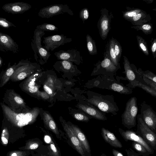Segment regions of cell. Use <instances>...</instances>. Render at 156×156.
I'll use <instances>...</instances> for the list:
<instances>
[{
    "mask_svg": "<svg viewBox=\"0 0 156 156\" xmlns=\"http://www.w3.org/2000/svg\"><path fill=\"white\" fill-rule=\"evenodd\" d=\"M0 105L3 116L12 125L17 128H20L32 123L38 114L39 111L36 108H33L28 112L17 113L2 102Z\"/></svg>",
    "mask_w": 156,
    "mask_h": 156,
    "instance_id": "cell-1",
    "label": "cell"
},
{
    "mask_svg": "<svg viewBox=\"0 0 156 156\" xmlns=\"http://www.w3.org/2000/svg\"><path fill=\"white\" fill-rule=\"evenodd\" d=\"M90 94L87 100L89 103L104 112L114 115L117 114L119 109L112 95H104L95 92Z\"/></svg>",
    "mask_w": 156,
    "mask_h": 156,
    "instance_id": "cell-2",
    "label": "cell"
},
{
    "mask_svg": "<svg viewBox=\"0 0 156 156\" xmlns=\"http://www.w3.org/2000/svg\"><path fill=\"white\" fill-rule=\"evenodd\" d=\"M2 100V103L15 112H25L31 110L23 98L13 89H7Z\"/></svg>",
    "mask_w": 156,
    "mask_h": 156,
    "instance_id": "cell-3",
    "label": "cell"
},
{
    "mask_svg": "<svg viewBox=\"0 0 156 156\" xmlns=\"http://www.w3.org/2000/svg\"><path fill=\"white\" fill-rule=\"evenodd\" d=\"M138 110L137 99L131 97L126 103L125 110L121 115L122 124L130 129L136 125V118Z\"/></svg>",
    "mask_w": 156,
    "mask_h": 156,
    "instance_id": "cell-4",
    "label": "cell"
},
{
    "mask_svg": "<svg viewBox=\"0 0 156 156\" xmlns=\"http://www.w3.org/2000/svg\"><path fill=\"white\" fill-rule=\"evenodd\" d=\"M94 85V87L111 90L121 94H129L133 92L132 89L130 87L105 76H99L95 79Z\"/></svg>",
    "mask_w": 156,
    "mask_h": 156,
    "instance_id": "cell-5",
    "label": "cell"
},
{
    "mask_svg": "<svg viewBox=\"0 0 156 156\" xmlns=\"http://www.w3.org/2000/svg\"><path fill=\"white\" fill-rule=\"evenodd\" d=\"M37 67L36 63L31 62L27 60H21L17 64L16 67L10 80L18 82L29 77L34 73Z\"/></svg>",
    "mask_w": 156,
    "mask_h": 156,
    "instance_id": "cell-6",
    "label": "cell"
},
{
    "mask_svg": "<svg viewBox=\"0 0 156 156\" xmlns=\"http://www.w3.org/2000/svg\"><path fill=\"white\" fill-rule=\"evenodd\" d=\"M44 31L36 29L34 33L33 39L31 43V47L34 51L35 59L37 61L38 56L39 62L41 64L46 63L51 55L50 53L41 45L42 37L45 34Z\"/></svg>",
    "mask_w": 156,
    "mask_h": 156,
    "instance_id": "cell-7",
    "label": "cell"
},
{
    "mask_svg": "<svg viewBox=\"0 0 156 156\" xmlns=\"http://www.w3.org/2000/svg\"><path fill=\"white\" fill-rule=\"evenodd\" d=\"M136 133L141 137L154 150L156 149V134L144 123L140 114L137 115Z\"/></svg>",
    "mask_w": 156,
    "mask_h": 156,
    "instance_id": "cell-8",
    "label": "cell"
},
{
    "mask_svg": "<svg viewBox=\"0 0 156 156\" xmlns=\"http://www.w3.org/2000/svg\"><path fill=\"white\" fill-rule=\"evenodd\" d=\"M64 13L71 16L74 15L73 11L68 5L62 4H55L44 7L40 10L38 14L41 18H48Z\"/></svg>",
    "mask_w": 156,
    "mask_h": 156,
    "instance_id": "cell-9",
    "label": "cell"
},
{
    "mask_svg": "<svg viewBox=\"0 0 156 156\" xmlns=\"http://www.w3.org/2000/svg\"><path fill=\"white\" fill-rule=\"evenodd\" d=\"M100 13L101 16L98 22L97 27L101 37L105 40L111 29V23L113 16L112 12L109 13L108 10L105 8H102Z\"/></svg>",
    "mask_w": 156,
    "mask_h": 156,
    "instance_id": "cell-10",
    "label": "cell"
},
{
    "mask_svg": "<svg viewBox=\"0 0 156 156\" xmlns=\"http://www.w3.org/2000/svg\"><path fill=\"white\" fill-rule=\"evenodd\" d=\"M141 117L146 124L154 133H156V114L152 107L143 102L140 104Z\"/></svg>",
    "mask_w": 156,
    "mask_h": 156,
    "instance_id": "cell-11",
    "label": "cell"
},
{
    "mask_svg": "<svg viewBox=\"0 0 156 156\" xmlns=\"http://www.w3.org/2000/svg\"><path fill=\"white\" fill-rule=\"evenodd\" d=\"M43 43L44 44L43 47L48 51L54 50L61 45L70 42L72 38H67L63 34L55 35L44 37Z\"/></svg>",
    "mask_w": 156,
    "mask_h": 156,
    "instance_id": "cell-12",
    "label": "cell"
},
{
    "mask_svg": "<svg viewBox=\"0 0 156 156\" xmlns=\"http://www.w3.org/2000/svg\"><path fill=\"white\" fill-rule=\"evenodd\" d=\"M104 59L101 61H99L95 65L93 72L98 73L99 74L110 73L114 74L120 67L116 66L106 55L104 54Z\"/></svg>",
    "mask_w": 156,
    "mask_h": 156,
    "instance_id": "cell-13",
    "label": "cell"
},
{
    "mask_svg": "<svg viewBox=\"0 0 156 156\" xmlns=\"http://www.w3.org/2000/svg\"><path fill=\"white\" fill-rule=\"evenodd\" d=\"M119 131L124 139L126 141L129 140L138 143L142 145L150 154L154 153V150L140 136L135 132L131 130H124L119 128Z\"/></svg>",
    "mask_w": 156,
    "mask_h": 156,
    "instance_id": "cell-14",
    "label": "cell"
},
{
    "mask_svg": "<svg viewBox=\"0 0 156 156\" xmlns=\"http://www.w3.org/2000/svg\"><path fill=\"white\" fill-rule=\"evenodd\" d=\"M19 51V46L8 35L0 31V53L11 52L17 53Z\"/></svg>",
    "mask_w": 156,
    "mask_h": 156,
    "instance_id": "cell-15",
    "label": "cell"
},
{
    "mask_svg": "<svg viewBox=\"0 0 156 156\" xmlns=\"http://www.w3.org/2000/svg\"><path fill=\"white\" fill-rule=\"evenodd\" d=\"M58 60H65L74 62L77 64L83 61L82 56L77 50L72 49L67 51L61 50L54 53Z\"/></svg>",
    "mask_w": 156,
    "mask_h": 156,
    "instance_id": "cell-16",
    "label": "cell"
},
{
    "mask_svg": "<svg viewBox=\"0 0 156 156\" xmlns=\"http://www.w3.org/2000/svg\"><path fill=\"white\" fill-rule=\"evenodd\" d=\"M5 12L13 14H22L31 8L30 5L23 2L6 3L2 7Z\"/></svg>",
    "mask_w": 156,
    "mask_h": 156,
    "instance_id": "cell-17",
    "label": "cell"
},
{
    "mask_svg": "<svg viewBox=\"0 0 156 156\" xmlns=\"http://www.w3.org/2000/svg\"><path fill=\"white\" fill-rule=\"evenodd\" d=\"M62 124L64 130L75 149L81 156H86L79 140L70 126L64 122Z\"/></svg>",
    "mask_w": 156,
    "mask_h": 156,
    "instance_id": "cell-18",
    "label": "cell"
},
{
    "mask_svg": "<svg viewBox=\"0 0 156 156\" xmlns=\"http://www.w3.org/2000/svg\"><path fill=\"white\" fill-rule=\"evenodd\" d=\"M69 125L79 140L86 156H91L90 145L85 134L76 126L73 124Z\"/></svg>",
    "mask_w": 156,
    "mask_h": 156,
    "instance_id": "cell-19",
    "label": "cell"
},
{
    "mask_svg": "<svg viewBox=\"0 0 156 156\" xmlns=\"http://www.w3.org/2000/svg\"><path fill=\"white\" fill-rule=\"evenodd\" d=\"M79 107L85 113L92 116L95 119L100 120H107L105 114L94 107L86 105L80 104Z\"/></svg>",
    "mask_w": 156,
    "mask_h": 156,
    "instance_id": "cell-20",
    "label": "cell"
},
{
    "mask_svg": "<svg viewBox=\"0 0 156 156\" xmlns=\"http://www.w3.org/2000/svg\"><path fill=\"white\" fill-rule=\"evenodd\" d=\"M101 135L105 141L112 147L121 148L122 145L120 142L111 132L102 127L101 129Z\"/></svg>",
    "mask_w": 156,
    "mask_h": 156,
    "instance_id": "cell-21",
    "label": "cell"
},
{
    "mask_svg": "<svg viewBox=\"0 0 156 156\" xmlns=\"http://www.w3.org/2000/svg\"><path fill=\"white\" fill-rule=\"evenodd\" d=\"M114 38L112 37L108 40L104 54L107 55L116 66L120 67V63L115 55L114 48Z\"/></svg>",
    "mask_w": 156,
    "mask_h": 156,
    "instance_id": "cell-22",
    "label": "cell"
},
{
    "mask_svg": "<svg viewBox=\"0 0 156 156\" xmlns=\"http://www.w3.org/2000/svg\"><path fill=\"white\" fill-rule=\"evenodd\" d=\"M17 64L12 66L9 62L8 67L5 70H3L0 73V87H3L10 80V77L13 74L16 68Z\"/></svg>",
    "mask_w": 156,
    "mask_h": 156,
    "instance_id": "cell-23",
    "label": "cell"
},
{
    "mask_svg": "<svg viewBox=\"0 0 156 156\" xmlns=\"http://www.w3.org/2000/svg\"><path fill=\"white\" fill-rule=\"evenodd\" d=\"M151 20V17L149 14L146 12L142 10L134 17L129 20L128 21L130 22L134 26L141 25L150 21Z\"/></svg>",
    "mask_w": 156,
    "mask_h": 156,
    "instance_id": "cell-24",
    "label": "cell"
},
{
    "mask_svg": "<svg viewBox=\"0 0 156 156\" xmlns=\"http://www.w3.org/2000/svg\"><path fill=\"white\" fill-rule=\"evenodd\" d=\"M43 119L44 124L48 129L55 134L57 138L60 139V133L58 127L51 116L49 114L44 112Z\"/></svg>",
    "mask_w": 156,
    "mask_h": 156,
    "instance_id": "cell-25",
    "label": "cell"
},
{
    "mask_svg": "<svg viewBox=\"0 0 156 156\" xmlns=\"http://www.w3.org/2000/svg\"><path fill=\"white\" fill-rule=\"evenodd\" d=\"M123 58L124 73L127 80L130 83L136 80L135 74L132 68L131 64L128 58L125 56H123Z\"/></svg>",
    "mask_w": 156,
    "mask_h": 156,
    "instance_id": "cell-26",
    "label": "cell"
},
{
    "mask_svg": "<svg viewBox=\"0 0 156 156\" xmlns=\"http://www.w3.org/2000/svg\"><path fill=\"white\" fill-rule=\"evenodd\" d=\"M132 69L135 73H136L141 77H146L156 83V75L152 72L149 70L143 71L139 68L137 70L135 66L133 64H131Z\"/></svg>",
    "mask_w": 156,
    "mask_h": 156,
    "instance_id": "cell-27",
    "label": "cell"
},
{
    "mask_svg": "<svg viewBox=\"0 0 156 156\" xmlns=\"http://www.w3.org/2000/svg\"><path fill=\"white\" fill-rule=\"evenodd\" d=\"M126 10L122 12L123 18L126 20H128L143 10L139 8H131L126 6Z\"/></svg>",
    "mask_w": 156,
    "mask_h": 156,
    "instance_id": "cell-28",
    "label": "cell"
},
{
    "mask_svg": "<svg viewBox=\"0 0 156 156\" xmlns=\"http://www.w3.org/2000/svg\"><path fill=\"white\" fill-rule=\"evenodd\" d=\"M86 37L87 48L89 54L91 55L97 54V49L95 41L88 34L87 35Z\"/></svg>",
    "mask_w": 156,
    "mask_h": 156,
    "instance_id": "cell-29",
    "label": "cell"
},
{
    "mask_svg": "<svg viewBox=\"0 0 156 156\" xmlns=\"http://www.w3.org/2000/svg\"><path fill=\"white\" fill-rule=\"evenodd\" d=\"M130 83L132 87L133 88L136 87H139L153 96L156 97V90L150 87L143 84L137 80H136Z\"/></svg>",
    "mask_w": 156,
    "mask_h": 156,
    "instance_id": "cell-30",
    "label": "cell"
},
{
    "mask_svg": "<svg viewBox=\"0 0 156 156\" xmlns=\"http://www.w3.org/2000/svg\"><path fill=\"white\" fill-rule=\"evenodd\" d=\"M131 28L137 31L141 30L146 35L151 34L153 30L152 24L150 23H146L140 25L133 26H131Z\"/></svg>",
    "mask_w": 156,
    "mask_h": 156,
    "instance_id": "cell-31",
    "label": "cell"
},
{
    "mask_svg": "<svg viewBox=\"0 0 156 156\" xmlns=\"http://www.w3.org/2000/svg\"><path fill=\"white\" fill-rule=\"evenodd\" d=\"M40 145V141H38V139H30L26 142L25 146L19 148L23 150H35L37 149Z\"/></svg>",
    "mask_w": 156,
    "mask_h": 156,
    "instance_id": "cell-32",
    "label": "cell"
},
{
    "mask_svg": "<svg viewBox=\"0 0 156 156\" xmlns=\"http://www.w3.org/2000/svg\"><path fill=\"white\" fill-rule=\"evenodd\" d=\"M136 38L139 49L146 55H148L149 50L146 41L142 37L139 35H137Z\"/></svg>",
    "mask_w": 156,
    "mask_h": 156,
    "instance_id": "cell-33",
    "label": "cell"
},
{
    "mask_svg": "<svg viewBox=\"0 0 156 156\" xmlns=\"http://www.w3.org/2000/svg\"><path fill=\"white\" fill-rule=\"evenodd\" d=\"M132 147L138 152L140 155L148 156L150 154L147 150L141 144L135 142L132 144Z\"/></svg>",
    "mask_w": 156,
    "mask_h": 156,
    "instance_id": "cell-34",
    "label": "cell"
},
{
    "mask_svg": "<svg viewBox=\"0 0 156 156\" xmlns=\"http://www.w3.org/2000/svg\"><path fill=\"white\" fill-rule=\"evenodd\" d=\"M37 29L42 31H48L50 32L57 31L58 28L54 25L49 23H44L43 24L37 26Z\"/></svg>",
    "mask_w": 156,
    "mask_h": 156,
    "instance_id": "cell-35",
    "label": "cell"
},
{
    "mask_svg": "<svg viewBox=\"0 0 156 156\" xmlns=\"http://www.w3.org/2000/svg\"><path fill=\"white\" fill-rule=\"evenodd\" d=\"M55 64L60 66V67L66 70L75 69V66L72 62L66 60H62L56 62Z\"/></svg>",
    "mask_w": 156,
    "mask_h": 156,
    "instance_id": "cell-36",
    "label": "cell"
},
{
    "mask_svg": "<svg viewBox=\"0 0 156 156\" xmlns=\"http://www.w3.org/2000/svg\"><path fill=\"white\" fill-rule=\"evenodd\" d=\"M48 151L47 154L49 156H61L60 151L56 147L53 140L51 139L50 143L48 146Z\"/></svg>",
    "mask_w": 156,
    "mask_h": 156,
    "instance_id": "cell-37",
    "label": "cell"
},
{
    "mask_svg": "<svg viewBox=\"0 0 156 156\" xmlns=\"http://www.w3.org/2000/svg\"><path fill=\"white\" fill-rule=\"evenodd\" d=\"M114 48L115 55L119 62L122 55V49L120 43L115 38L114 39Z\"/></svg>",
    "mask_w": 156,
    "mask_h": 156,
    "instance_id": "cell-38",
    "label": "cell"
},
{
    "mask_svg": "<svg viewBox=\"0 0 156 156\" xmlns=\"http://www.w3.org/2000/svg\"><path fill=\"white\" fill-rule=\"evenodd\" d=\"M30 152L28 150L12 151L9 152L7 156H28Z\"/></svg>",
    "mask_w": 156,
    "mask_h": 156,
    "instance_id": "cell-39",
    "label": "cell"
},
{
    "mask_svg": "<svg viewBox=\"0 0 156 156\" xmlns=\"http://www.w3.org/2000/svg\"><path fill=\"white\" fill-rule=\"evenodd\" d=\"M0 27L8 29L10 27H16V26L6 19L0 17Z\"/></svg>",
    "mask_w": 156,
    "mask_h": 156,
    "instance_id": "cell-40",
    "label": "cell"
},
{
    "mask_svg": "<svg viewBox=\"0 0 156 156\" xmlns=\"http://www.w3.org/2000/svg\"><path fill=\"white\" fill-rule=\"evenodd\" d=\"M89 17V10L87 8H84L80 11L79 13V17L83 21V23L85 20L88 19Z\"/></svg>",
    "mask_w": 156,
    "mask_h": 156,
    "instance_id": "cell-41",
    "label": "cell"
},
{
    "mask_svg": "<svg viewBox=\"0 0 156 156\" xmlns=\"http://www.w3.org/2000/svg\"><path fill=\"white\" fill-rule=\"evenodd\" d=\"M151 44L150 46L151 51L154 58L156 57V39L152 38L151 40Z\"/></svg>",
    "mask_w": 156,
    "mask_h": 156,
    "instance_id": "cell-42",
    "label": "cell"
},
{
    "mask_svg": "<svg viewBox=\"0 0 156 156\" xmlns=\"http://www.w3.org/2000/svg\"><path fill=\"white\" fill-rule=\"evenodd\" d=\"M74 117L76 119L79 121L88 122L89 120L88 117L81 113H76L74 115Z\"/></svg>",
    "mask_w": 156,
    "mask_h": 156,
    "instance_id": "cell-43",
    "label": "cell"
},
{
    "mask_svg": "<svg viewBox=\"0 0 156 156\" xmlns=\"http://www.w3.org/2000/svg\"><path fill=\"white\" fill-rule=\"evenodd\" d=\"M144 82L149 86L156 90V83L144 77H142Z\"/></svg>",
    "mask_w": 156,
    "mask_h": 156,
    "instance_id": "cell-44",
    "label": "cell"
},
{
    "mask_svg": "<svg viewBox=\"0 0 156 156\" xmlns=\"http://www.w3.org/2000/svg\"><path fill=\"white\" fill-rule=\"evenodd\" d=\"M125 151L127 156H139L140 155L139 153H136L131 148L126 149Z\"/></svg>",
    "mask_w": 156,
    "mask_h": 156,
    "instance_id": "cell-45",
    "label": "cell"
},
{
    "mask_svg": "<svg viewBox=\"0 0 156 156\" xmlns=\"http://www.w3.org/2000/svg\"><path fill=\"white\" fill-rule=\"evenodd\" d=\"M112 153L114 156H124L120 151L114 149H112Z\"/></svg>",
    "mask_w": 156,
    "mask_h": 156,
    "instance_id": "cell-46",
    "label": "cell"
},
{
    "mask_svg": "<svg viewBox=\"0 0 156 156\" xmlns=\"http://www.w3.org/2000/svg\"><path fill=\"white\" fill-rule=\"evenodd\" d=\"M44 90L48 94H51L52 93V91L51 89L47 85L44 84Z\"/></svg>",
    "mask_w": 156,
    "mask_h": 156,
    "instance_id": "cell-47",
    "label": "cell"
},
{
    "mask_svg": "<svg viewBox=\"0 0 156 156\" xmlns=\"http://www.w3.org/2000/svg\"><path fill=\"white\" fill-rule=\"evenodd\" d=\"M3 61L2 58L0 56V68L3 65Z\"/></svg>",
    "mask_w": 156,
    "mask_h": 156,
    "instance_id": "cell-48",
    "label": "cell"
},
{
    "mask_svg": "<svg viewBox=\"0 0 156 156\" xmlns=\"http://www.w3.org/2000/svg\"><path fill=\"white\" fill-rule=\"evenodd\" d=\"M101 156H107V155L105 153H102L101 154Z\"/></svg>",
    "mask_w": 156,
    "mask_h": 156,
    "instance_id": "cell-49",
    "label": "cell"
},
{
    "mask_svg": "<svg viewBox=\"0 0 156 156\" xmlns=\"http://www.w3.org/2000/svg\"><path fill=\"white\" fill-rule=\"evenodd\" d=\"M40 156H46L44 155H42V154H41Z\"/></svg>",
    "mask_w": 156,
    "mask_h": 156,
    "instance_id": "cell-50",
    "label": "cell"
},
{
    "mask_svg": "<svg viewBox=\"0 0 156 156\" xmlns=\"http://www.w3.org/2000/svg\"></svg>",
    "mask_w": 156,
    "mask_h": 156,
    "instance_id": "cell-51",
    "label": "cell"
}]
</instances>
